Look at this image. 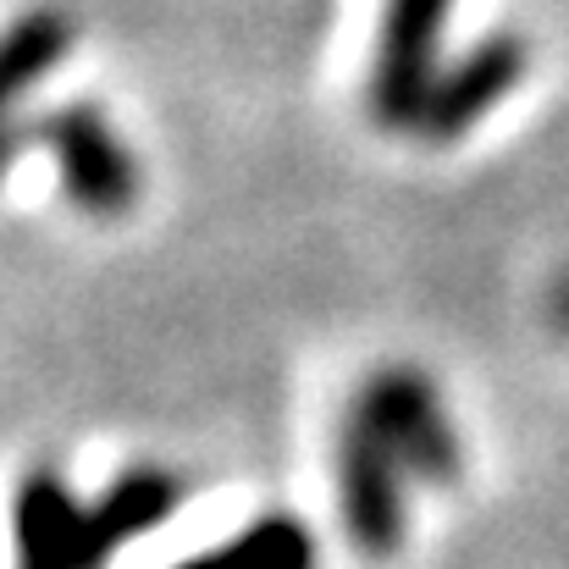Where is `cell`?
Returning <instances> with one entry per match:
<instances>
[{"mask_svg": "<svg viewBox=\"0 0 569 569\" xmlns=\"http://www.w3.org/2000/svg\"><path fill=\"white\" fill-rule=\"evenodd\" d=\"M403 481L409 470L392 453V442L360 409H349L343 437H338V509H343L349 542L366 559H392L403 548V526H409Z\"/></svg>", "mask_w": 569, "mask_h": 569, "instance_id": "cell-3", "label": "cell"}, {"mask_svg": "<svg viewBox=\"0 0 569 569\" xmlns=\"http://www.w3.org/2000/svg\"><path fill=\"white\" fill-rule=\"evenodd\" d=\"M72 50V22L61 11H28L0 33V178L22 150V133L11 128V106L61 67V56Z\"/></svg>", "mask_w": 569, "mask_h": 569, "instance_id": "cell-7", "label": "cell"}, {"mask_svg": "<svg viewBox=\"0 0 569 569\" xmlns=\"http://www.w3.org/2000/svg\"><path fill=\"white\" fill-rule=\"evenodd\" d=\"M316 537L305 520L293 515H260L249 520L232 542L210 548V553H193L172 569H316Z\"/></svg>", "mask_w": 569, "mask_h": 569, "instance_id": "cell-8", "label": "cell"}, {"mask_svg": "<svg viewBox=\"0 0 569 569\" xmlns=\"http://www.w3.org/2000/svg\"><path fill=\"white\" fill-rule=\"evenodd\" d=\"M355 409L377 426L381 437L392 442V453L403 459V470L426 487H453L459 481V431L442 415L437 387L409 371V366H387L360 387Z\"/></svg>", "mask_w": 569, "mask_h": 569, "instance_id": "cell-4", "label": "cell"}, {"mask_svg": "<svg viewBox=\"0 0 569 569\" xmlns=\"http://www.w3.org/2000/svg\"><path fill=\"white\" fill-rule=\"evenodd\" d=\"M453 0H387L377 33V67H371V117L381 128L403 133L420 128V111L437 83V44L448 28Z\"/></svg>", "mask_w": 569, "mask_h": 569, "instance_id": "cell-5", "label": "cell"}, {"mask_svg": "<svg viewBox=\"0 0 569 569\" xmlns=\"http://www.w3.org/2000/svg\"><path fill=\"white\" fill-rule=\"evenodd\" d=\"M526 78V39L520 33H487L476 39L470 50H459L437 83H431V100L420 111V128L431 144H453L459 133H470L515 83Z\"/></svg>", "mask_w": 569, "mask_h": 569, "instance_id": "cell-6", "label": "cell"}, {"mask_svg": "<svg viewBox=\"0 0 569 569\" xmlns=\"http://www.w3.org/2000/svg\"><path fill=\"white\" fill-rule=\"evenodd\" d=\"M28 133H33V144H44L56 156L61 189L78 210L122 216L139 199V161L128 156V144L117 139V128L106 122L100 106H89V100L50 106Z\"/></svg>", "mask_w": 569, "mask_h": 569, "instance_id": "cell-2", "label": "cell"}, {"mask_svg": "<svg viewBox=\"0 0 569 569\" xmlns=\"http://www.w3.org/2000/svg\"><path fill=\"white\" fill-rule=\"evenodd\" d=\"M11 537H17V569H106L122 548L100 503H78V492L56 470H28L17 481Z\"/></svg>", "mask_w": 569, "mask_h": 569, "instance_id": "cell-1", "label": "cell"}]
</instances>
